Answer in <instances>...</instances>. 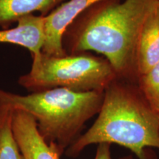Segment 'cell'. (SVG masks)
<instances>
[{"label":"cell","mask_w":159,"mask_h":159,"mask_svg":"<svg viewBox=\"0 0 159 159\" xmlns=\"http://www.w3.org/2000/svg\"><path fill=\"white\" fill-rule=\"evenodd\" d=\"M157 0H103L68 27L63 45L69 55L94 52L105 57L117 77L136 71V49L142 25Z\"/></svg>","instance_id":"6da1fadb"},{"label":"cell","mask_w":159,"mask_h":159,"mask_svg":"<svg viewBox=\"0 0 159 159\" xmlns=\"http://www.w3.org/2000/svg\"><path fill=\"white\" fill-rule=\"evenodd\" d=\"M93 125L67 149L76 158L94 144H116L130 150L137 159H152L147 148L159 149V114L139 86L113 81L104 91L100 110Z\"/></svg>","instance_id":"7a4b0ae2"},{"label":"cell","mask_w":159,"mask_h":159,"mask_svg":"<svg viewBox=\"0 0 159 159\" xmlns=\"http://www.w3.org/2000/svg\"><path fill=\"white\" fill-rule=\"evenodd\" d=\"M104 91H76L63 88L21 95L0 89V104L27 113L49 144L61 155L80 136L85 124L98 114Z\"/></svg>","instance_id":"3957f363"},{"label":"cell","mask_w":159,"mask_h":159,"mask_svg":"<svg viewBox=\"0 0 159 159\" xmlns=\"http://www.w3.org/2000/svg\"><path fill=\"white\" fill-rule=\"evenodd\" d=\"M31 69L18 83L30 93L63 88L76 91H105L118 78L103 57L87 52L52 56L41 52L32 55Z\"/></svg>","instance_id":"277c9868"},{"label":"cell","mask_w":159,"mask_h":159,"mask_svg":"<svg viewBox=\"0 0 159 159\" xmlns=\"http://www.w3.org/2000/svg\"><path fill=\"white\" fill-rule=\"evenodd\" d=\"M101 1L103 0H67L45 16L42 52L52 56L66 55L63 45L65 32L83 12Z\"/></svg>","instance_id":"5b68a950"},{"label":"cell","mask_w":159,"mask_h":159,"mask_svg":"<svg viewBox=\"0 0 159 159\" xmlns=\"http://www.w3.org/2000/svg\"><path fill=\"white\" fill-rule=\"evenodd\" d=\"M13 130L25 159H60L61 152L41 136L34 119L27 113L13 110Z\"/></svg>","instance_id":"8992f818"},{"label":"cell","mask_w":159,"mask_h":159,"mask_svg":"<svg viewBox=\"0 0 159 159\" xmlns=\"http://www.w3.org/2000/svg\"><path fill=\"white\" fill-rule=\"evenodd\" d=\"M159 62V2L155 4L139 33L136 49V71L138 77Z\"/></svg>","instance_id":"52a82bcc"},{"label":"cell","mask_w":159,"mask_h":159,"mask_svg":"<svg viewBox=\"0 0 159 159\" xmlns=\"http://www.w3.org/2000/svg\"><path fill=\"white\" fill-rule=\"evenodd\" d=\"M13 28L0 30V43L25 47L32 55L42 52L44 44V16L29 15L20 19Z\"/></svg>","instance_id":"ba28073f"},{"label":"cell","mask_w":159,"mask_h":159,"mask_svg":"<svg viewBox=\"0 0 159 159\" xmlns=\"http://www.w3.org/2000/svg\"><path fill=\"white\" fill-rule=\"evenodd\" d=\"M66 0H0V27L7 28L27 16H47Z\"/></svg>","instance_id":"9c48e42d"},{"label":"cell","mask_w":159,"mask_h":159,"mask_svg":"<svg viewBox=\"0 0 159 159\" xmlns=\"http://www.w3.org/2000/svg\"><path fill=\"white\" fill-rule=\"evenodd\" d=\"M13 110L0 104V159H25L13 130Z\"/></svg>","instance_id":"30bf717a"},{"label":"cell","mask_w":159,"mask_h":159,"mask_svg":"<svg viewBox=\"0 0 159 159\" xmlns=\"http://www.w3.org/2000/svg\"><path fill=\"white\" fill-rule=\"evenodd\" d=\"M139 77V88L150 106L159 114V62Z\"/></svg>","instance_id":"8fae6325"},{"label":"cell","mask_w":159,"mask_h":159,"mask_svg":"<svg viewBox=\"0 0 159 159\" xmlns=\"http://www.w3.org/2000/svg\"><path fill=\"white\" fill-rule=\"evenodd\" d=\"M94 159H112L111 152V144L101 143L97 146Z\"/></svg>","instance_id":"7c38bea8"},{"label":"cell","mask_w":159,"mask_h":159,"mask_svg":"<svg viewBox=\"0 0 159 159\" xmlns=\"http://www.w3.org/2000/svg\"><path fill=\"white\" fill-rule=\"evenodd\" d=\"M119 159H137V158H135L134 157L132 156V155H130V156H126L122 157V158H119Z\"/></svg>","instance_id":"4fadbf2b"},{"label":"cell","mask_w":159,"mask_h":159,"mask_svg":"<svg viewBox=\"0 0 159 159\" xmlns=\"http://www.w3.org/2000/svg\"><path fill=\"white\" fill-rule=\"evenodd\" d=\"M158 2H159V0H158Z\"/></svg>","instance_id":"5bb4252c"}]
</instances>
